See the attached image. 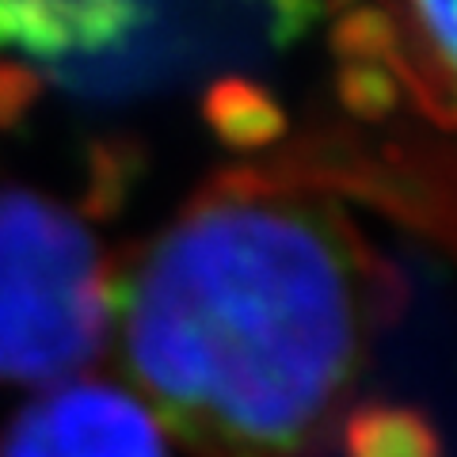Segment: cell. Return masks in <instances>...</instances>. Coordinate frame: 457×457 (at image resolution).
Masks as SVG:
<instances>
[{"label":"cell","instance_id":"obj_1","mask_svg":"<svg viewBox=\"0 0 457 457\" xmlns=\"http://www.w3.org/2000/svg\"><path fill=\"white\" fill-rule=\"evenodd\" d=\"M400 297L359 225L282 164L213 176L107 270L122 362L191 457H317Z\"/></svg>","mask_w":457,"mask_h":457},{"label":"cell","instance_id":"obj_2","mask_svg":"<svg viewBox=\"0 0 457 457\" xmlns=\"http://www.w3.org/2000/svg\"><path fill=\"white\" fill-rule=\"evenodd\" d=\"M107 332V267L88 225L46 195L0 183V381L77 374Z\"/></svg>","mask_w":457,"mask_h":457},{"label":"cell","instance_id":"obj_3","mask_svg":"<svg viewBox=\"0 0 457 457\" xmlns=\"http://www.w3.org/2000/svg\"><path fill=\"white\" fill-rule=\"evenodd\" d=\"M320 16V0H145V23L114 54L50 65L84 96H122L179 80L191 69L290 46Z\"/></svg>","mask_w":457,"mask_h":457},{"label":"cell","instance_id":"obj_4","mask_svg":"<svg viewBox=\"0 0 457 457\" xmlns=\"http://www.w3.org/2000/svg\"><path fill=\"white\" fill-rule=\"evenodd\" d=\"M0 457H168V446L130 393L77 381L27 404L0 438Z\"/></svg>","mask_w":457,"mask_h":457},{"label":"cell","instance_id":"obj_5","mask_svg":"<svg viewBox=\"0 0 457 457\" xmlns=\"http://www.w3.org/2000/svg\"><path fill=\"white\" fill-rule=\"evenodd\" d=\"M145 23V0H0V46L50 65L130 42Z\"/></svg>","mask_w":457,"mask_h":457},{"label":"cell","instance_id":"obj_6","mask_svg":"<svg viewBox=\"0 0 457 457\" xmlns=\"http://www.w3.org/2000/svg\"><path fill=\"white\" fill-rule=\"evenodd\" d=\"M396 20V77L442 126H457V0H385Z\"/></svg>","mask_w":457,"mask_h":457},{"label":"cell","instance_id":"obj_7","mask_svg":"<svg viewBox=\"0 0 457 457\" xmlns=\"http://www.w3.org/2000/svg\"><path fill=\"white\" fill-rule=\"evenodd\" d=\"M203 119L237 153H260L286 134V111L278 99L248 77L213 80L203 96Z\"/></svg>","mask_w":457,"mask_h":457},{"label":"cell","instance_id":"obj_8","mask_svg":"<svg viewBox=\"0 0 457 457\" xmlns=\"http://www.w3.org/2000/svg\"><path fill=\"white\" fill-rule=\"evenodd\" d=\"M343 457H442V438L420 408L366 400L343 420Z\"/></svg>","mask_w":457,"mask_h":457},{"label":"cell","instance_id":"obj_9","mask_svg":"<svg viewBox=\"0 0 457 457\" xmlns=\"http://www.w3.org/2000/svg\"><path fill=\"white\" fill-rule=\"evenodd\" d=\"M336 96L354 119L362 122H385L404 99V84H400L393 65L378 62H343L336 73Z\"/></svg>","mask_w":457,"mask_h":457},{"label":"cell","instance_id":"obj_10","mask_svg":"<svg viewBox=\"0 0 457 457\" xmlns=\"http://www.w3.org/2000/svg\"><path fill=\"white\" fill-rule=\"evenodd\" d=\"M38 99V77L27 65L0 62V130L16 126Z\"/></svg>","mask_w":457,"mask_h":457}]
</instances>
